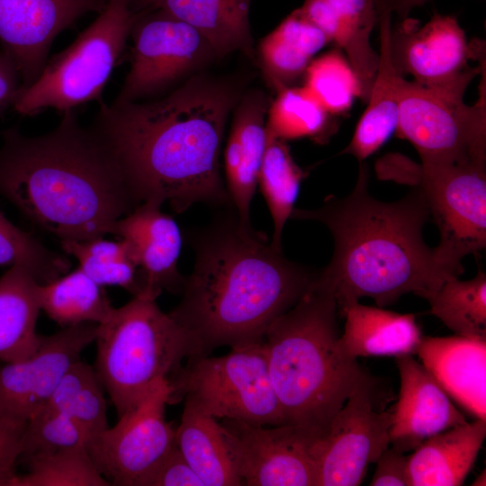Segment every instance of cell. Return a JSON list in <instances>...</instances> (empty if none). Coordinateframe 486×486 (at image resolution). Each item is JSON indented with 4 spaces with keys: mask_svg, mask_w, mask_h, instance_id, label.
Wrapping results in <instances>:
<instances>
[{
    "mask_svg": "<svg viewBox=\"0 0 486 486\" xmlns=\"http://www.w3.org/2000/svg\"><path fill=\"white\" fill-rule=\"evenodd\" d=\"M174 388L159 380L132 409L118 417L87 446L100 473L116 486H145L146 481L176 445V430L166 419Z\"/></svg>",
    "mask_w": 486,
    "mask_h": 486,
    "instance_id": "12",
    "label": "cell"
},
{
    "mask_svg": "<svg viewBox=\"0 0 486 486\" xmlns=\"http://www.w3.org/2000/svg\"><path fill=\"white\" fill-rule=\"evenodd\" d=\"M390 0H382L380 11V53L367 107L349 144L341 154L353 155L359 163L376 152L396 131L400 94L403 78L396 70L391 50Z\"/></svg>",
    "mask_w": 486,
    "mask_h": 486,
    "instance_id": "23",
    "label": "cell"
},
{
    "mask_svg": "<svg viewBox=\"0 0 486 486\" xmlns=\"http://www.w3.org/2000/svg\"><path fill=\"white\" fill-rule=\"evenodd\" d=\"M486 436L476 418L423 441L408 457L409 486H459L472 469Z\"/></svg>",
    "mask_w": 486,
    "mask_h": 486,
    "instance_id": "24",
    "label": "cell"
},
{
    "mask_svg": "<svg viewBox=\"0 0 486 486\" xmlns=\"http://www.w3.org/2000/svg\"><path fill=\"white\" fill-rule=\"evenodd\" d=\"M220 424L242 485L318 486L317 434L291 424L267 428L227 418Z\"/></svg>",
    "mask_w": 486,
    "mask_h": 486,
    "instance_id": "14",
    "label": "cell"
},
{
    "mask_svg": "<svg viewBox=\"0 0 486 486\" xmlns=\"http://www.w3.org/2000/svg\"><path fill=\"white\" fill-rule=\"evenodd\" d=\"M137 13L130 37V68L115 103L157 99L215 55L209 42L186 22L159 10Z\"/></svg>",
    "mask_w": 486,
    "mask_h": 486,
    "instance_id": "11",
    "label": "cell"
},
{
    "mask_svg": "<svg viewBox=\"0 0 486 486\" xmlns=\"http://www.w3.org/2000/svg\"><path fill=\"white\" fill-rule=\"evenodd\" d=\"M26 461L27 472L14 474L5 486H111L86 447L35 454Z\"/></svg>",
    "mask_w": 486,
    "mask_h": 486,
    "instance_id": "36",
    "label": "cell"
},
{
    "mask_svg": "<svg viewBox=\"0 0 486 486\" xmlns=\"http://www.w3.org/2000/svg\"><path fill=\"white\" fill-rule=\"evenodd\" d=\"M427 301L430 313L455 335L486 340V274L446 280Z\"/></svg>",
    "mask_w": 486,
    "mask_h": 486,
    "instance_id": "33",
    "label": "cell"
},
{
    "mask_svg": "<svg viewBox=\"0 0 486 486\" xmlns=\"http://www.w3.org/2000/svg\"><path fill=\"white\" fill-rule=\"evenodd\" d=\"M368 181V170L361 165L346 197L328 195L319 208H294L291 215L320 222L332 235L331 260L319 271L314 284L334 297L339 317L360 298L370 297L382 308L409 292L427 300L455 278L424 241L430 212L421 185L388 202L370 194Z\"/></svg>",
    "mask_w": 486,
    "mask_h": 486,
    "instance_id": "2",
    "label": "cell"
},
{
    "mask_svg": "<svg viewBox=\"0 0 486 486\" xmlns=\"http://www.w3.org/2000/svg\"><path fill=\"white\" fill-rule=\"evenodd\" d=\"M98 324L82 323L41 336L29 357L0 365V419L25 425L50 400L68 368L95 340Z\"/></svg>",
    "mask_w": 486,
    "mask_h": 486,
    "instance_id": "16",
    "label": "cell"
},
{
    "mask_svg": "<svg viewBox=\"0 0 486 486\" xmlns=\"http://www.w3.org/2000/svg\"><path fill=\"white\" fill-rule=\"evenodd\" d=\"M135 0H107L98 16L62 51L48 59L35 81L22 88L13 108L32 116L49 109L63 114L103 92L130 37Z\"/></svg>",
    "mask_w": 486,
    "mask_h": 486,
    "instance_id": "7",
    "label": "cell"
},
{
    "mask_svg": "<svg viewBox=\"0 0 486 486\" xmlns=\"http://www.w3.org/2000/svg\"><path fill=\"white\" fill-rule=\"evenodd\" d=\"M392 413L377 411L367 375L359 382L315 445L318 486H357L390 446Z\"/></svg>",
    "mask_w": 486,
    "mask_h": 486,
    "instance_id": "15",
    "label": "cell"
},
{
    "mask_svg": "<svg viewBox=\"0 0 486 486\" xmlns=\"http://www.w3.org/2000/svg\"><path fill=\"white\" fill-rule=\"evenodd\" d=\"M112 234L128 244L136 260L140 295L157 299L163 290L182 293L185 278L177 267L182 236L175 220L161 206L137 205L115 222Z\"/></svg>",
    "mask_w": 486,
    "mask_h": 486,
    "instance_id": "18",
    "label": "cell"
},
{
    "mask_svg": "<svg viewBox=\"0 0 486 486\" xmlns=\"http://www.w3.org/2000/svg\"><path fill=\"white\" fill-rule=\"evenodd\" d=\"M104 391L94 368L79 359L65 373L47 402L79 427L86 448L110 427Z\"/></svg>",
    "mask_w": 486,
    "mask_h": 486,
    "instance_id": "31",
    "label": "cell"
},
{
    "mask_svg": "<svg viewBox=\"0 0 486 486\" xmlns=\"http://www.w3.org/2000/svg\"><path fill=\"white\" fill-rule=\"evenodd\" d=\"M415 353L450 399L486 420V340L422 337Z\"/></svg>",
    "mask_w": 486,
    "mask_h": 486,
    "instance_id": "20",
    "label": "cell"
},
{
    "mask_svg": "<svg viewBox=\"0 0 486 486\" xmlns=\"http://www.w3.org/2000/svg\"><path fill=\"white\" fill-rule=\"evenodd\" d=\"M330 114L304 86H287L268 105L266 130L283 140L309 138L325 143L334 133Z\"/></svg>",
    "mask_w": 486,
    "mask_h": 486,
    "instance_id": "34",
    "label": "cell"
},
{
    "mask_svg": "<svg viewBox=\"0 0 486 486\" xmlns=\"http://www.w3.org/2000/svg\"><path fill=\"white\" fill-rule=\"evenodd\" d=\"M392 57L397 72L429 89L464 96L481 72L472 60L484 58L481 41H468L455 17L435 14L423 26L391 30Z\"/></svg>",
    "mask_w": 486,
    "mask_h": 486,
    "instance_id": "13",
    "label": "cell"
},
{
    "mask_svg": "<svg viewBox=\"0 0 486 486\" xmlns=\"http://www.w3.org/2000/svg\"><path fill=\"white\" fill-rule=\"evenodd\" d=\"M62 249L76 257L79 267L99 285L119 286L133 296L141 293L139 268L128 246L121 239L103 237L87 240H61Z\"/></svg>",
    "mask_w": 486,
    "mask_h": 486,
    "instance_id": "35",
    "label": "cell"
},
{
    "mask_svg": "<svg viewBox=\"0 0 486 486\" xmlns=\"http://www.w3.org/2000/svg\"><path fill=\"white\" fill-rule=\"evenodd\" d=\"M400 388L390 445L405 453L428 437L467 422L432 374L411 355L395 356Z\"/></svg>",
    "mask_w": 486,
    "mask_h": 486,
    "instance_id": "19",
    "label": "cell"
},
{
    "mask_svg": "<svg viewBox=\"0 0 486 486\" xmlns=\"http://www.w3.org/2000/svg\"><path fill=\"white\" fill-rule=\"evenodd\" d=\"M194 250L182 299L169 315L196 338L202 356L220 346L263 341L319 274L287 259L237 213L204 230Z\"/></svg>",
    "mask_w": 486,
    "mask_h": 486,
    "instance_id": "3",
    "label": "cell"
},
{
    "mask_svg": "<svg viewBox=\"0 0 486 486\" xmlns=\"http://www.w3.org/2000/svg\"><path fill=\"white\" fill-rule=\"evenodd\" d=\"M76 447H86L79 427L67 414L46 403L25 422L20 458Z\"/></svg>",
    "mask_w": 486,
    "mask_h": 486,
    "instance_id": "39",
    "label": "cell"
},
{
    "mask_svg": "<svg viewBox=\"0 0 486 486\" xmlns=\"http://www.w3.org/2000/svg\"><path fill=\"white\" fill-rule=\"evenodd\" d=\"M40 283L22 266L0 276V361L11 363L32 356L41 335L36 331L40 310Z\"/></svg>",
    "mask_w": 486,
    "mask_h": 486,
    "instance_id": "27",
    "label": "cell"
},
{
    "mask_svg": "<svg viewBox=\"0 0 486 486\" xmlns=\"http://www.w3.org/2000/svg\"><path fill=\"white\" fill-rule=\"evenodd\" d=\"M40 310L62 328L104 322L113 310L104 286L80 268L40 284Z\"/></svg>",
    "mask_w": 486,
    "mask_h": 486,
    "instance_id": "30",
    "label": "cell"
},
{
    "mask_svg": "<svg viewBox=\"0 0 486 486\" xmlns=\"http://www.w3.org/2000/svg\"><path fill=\"white\" fill-rule=\"evenodd\" d=\"M107 0H0V42L13 58L22 88L43 69L57 36Z\"/></svg>",
    "mask_w": 486,
    "mask_h": 486,
    "instance_id": "17",
    "label": "cell"
},
{
    "mask_svg": "<svg viewBox=\"0 0 486 486\" xmlns=\"http://www.w3.org/2000/svg\"><path fill=\"white\" fill-rule=\"evenodd\" d=\"M176 444L204 486L242 485L221 424L186 400Z\"/></svg>",
    "mask_w": 486,
    "mask_h": 486,
    "instance_id": "28",
    "label": "cell"
},
{
    "mask_svg": "<svg viewBox=\"0 0 486 486\" xmlns=\"http://www.w3.org/2000/svg\"><path fill=\"white\" fill-rule=\"evenodd\" d=\"M22 88V77L13 58L0 49V115L13 106Z\"/></svg>",
    "mask_w": 486,
    "mask_h": 486,
    "instance_id": "43",
    "label": "cell"
},
{
    "mask_svg": "<svg viewBox=\"0 0 486 486\" xmlns=\"http://www.w3.org/2000/svg\"><path fill=\"white\" fill-rule=\"evenodd\" d=\"M16 265L26 268L40 284L57 279L70 268L66 256L47 248L0 212V266Z\"/></svg>",
    "mask_w": 486,
    "mask_h": 486,
    "instance_id": "38",
    "label": "cell"
},
{
    "mask_svg": "<svg viewBox=\"0 0 486 486\" xmlns=\"http://www.w3.org/2000/svg\"><path fill=\"white\" fill-rule=\"evenodd\" d=\"M463 97L403 78L396 131L414 146L422 166L486 162L485 86L473 105Z\"/></svg>",
    "mask_w": 486,
    "mask_h": 486,
    "instance_id": "9",
    "label": "cell"
},
{
    "mask_svg": "<svg viewBox=\"0 0 486 486\" xmlns=\"http://www.w3.org/2000/svg\"><path fill=\"white\" fill-rule=\"evenodd\" d=\"M40 136L2 132L0 194L61 240L112 234L136 205L112 152L75 111Z\"/></svg>",
    "mask_w": 486,
    "mask_h": 486,
    "instance_id": "4",
    "label": "cell"
},
{
    "mask_svg": "<svg viewBox=\"0 0 486 486\" xmlns=\"http://www.w3.org/2000/svg\"><path fill=\"white\" fill-rule=\"evenodd\" d=\"M7 421H4L3 419H0V428H2L4 424H6Z\"/></svg>",
    "mask_w": 486,
    "mask_h": 486,
    "instance_id": "46",
    "label": "cell"
},
{
    "mask_svg": "<svg viewBox=\"0 0 486 486\" xmlns=\"http://www.w3.org/2000/svg\"><path fill=\"white\" fill-rule=\"evenodd\" d=\"M171 383V404L184 399L216 419L285 424L264 340L231 347L222 356L190 358Z\"/></svg>",
    "mask_w": 486,
    "mask_h": 486,
    "instance_id": "8",
    "label": "cell"
},
{
    "mask_svg": "<svg viewBox=\"0 0 486 486\" xmlns=\"http://www.w3.org/2000/svg\"><path fill=\"white\" fill-rule=\"evenodd\" d=\"M306 90L330 115L347 112L361 98L359 80L340 50H330L312 59L304 73Z\"/></svg>",
    "mask_w": 486,
    "mask_h": 486,
    "instance_id": "37",
    "label": "cell"
},
{
    "mask_svg": "<svg viewBox=\"0 0 486 486\" xmlns=\"http://www.w3.org/2000/svg\"><path fill=\"white\" fill-rule=\"evenodd\" d=\"M344 330L338 338L341 353L359 356H399L415 353L421 332L413 314H400L358 302L348 305Z\"/></svg>",
    "mask_w": 486,
    "mask_h": 486,
    "instance_id": "25",
    "label": "cell"
},
{
    "mask_svg": "<svg viewBox=\"0 0 486 486\" xmlns=\"http://www.w3.org/2000/svg\"><path fill=\"white\" fill-rule=\"evenodd\" d=\"M24 425L7 422L0 428V486H5L15 472Z\"/></svg>",
    "mask_w": 486,
    "mask_h": 486,
    "instance_id": "42",
    "label": "cell"
},
{
    "mask_svg": "<svg viewBox=\"0 0 486 486\" xmlns=\"http://www.w3.org/2000/svg\"><path fill=\"white\" fill-rule=\"evenodd\" d=\"M268 102L261 92L236 104L224 149L226 189L240 222L251 227L250 206L266 147Z\"/></svg>",
    "mask_w": 486,
    "mask_h": 486,
    "instance_id": "21",
    "label": "cell"
},
{
    "mask_svg": "<svg viewBox=\"0 0 486 486\" xmlns=\"http://www.w3.org/2000/svg\"><path fill=\"white\" fill-rule=\"evenodd\" d=\"M338 317L334 297L313 283L271 324L264 339L285 424L320 436L365 375L357 361L339 349Z\"/></svg>",
    "mask_w": 486,
    "mask_h": 486,
    "instance_id": "5",
    "label": "cell"
},
{
    "mask_svg": "<svg viewBox=\"0 0 486 486\" xmlns=\"http://www.w3.org/2000/svg\"><path fill=\"white\" fill-rule=\"evenodd\" d=\"M238 91L206 76L162 97L102 103L92 129L112 152L137 206L153 202L182 213L195 203L230 202L220 155Z\"/></svg>",
    "mask_w": 486,
    "mask_h": 486,
    "instance_id": "1",
    "label": "cell"
},
{
    "mask_svg": "<svg viewBox=\"0 0 486 486\" xmlns=\"http://www.w3.org/2000/svg\"><path fill=\"white\" fill-rule=\"evenodd\" d=\"M145 486H204L176 444L146 481Z\"/></svg>",
    "mask_w": 486,
    "mask_h": 486,
    "instance_id": "40",
    "label": "cell"
},
{
    "mask_svg": "<svg viewBox=\"0 0 486 486\" xmlns=\"http://www.w3.org/2000/svg\"><path fill=\"white\" fill-rule=\"evenodd\" d=\"M371 486H409L408 457L394 446L387 447L379 456Z\"/></svg>",
    "mask_w": 486,
    "mask_h": 486,
    "instance_id": "41",
    "label": "cell"
},
{
    "mask_svg": "<svg viewBox=\"0 0 486 486\" xmlns=\"http://www.w3.org/2000/svg\"><path fill=\"white\" fill-rule=\"evenodd\" d=\"M328 42L300 8L293 10L259 43L261 67L271 87L278 92L291 86Z\"/></svg>",
    "mask_w": 486,
    "mask_h": 486,
    "instance_id": "29",
    "label": "cell"
},
{
    "mask_svg": "<svg viewBox=\"0 0 486 486\" xmlns=\"http://www.w3.org/2000/svg\"><path fill=\"white\" fill-rule=\"evenodd\" d=\"M421 171L419 184L439 231L436 260L459 277L464 257L486 247V162L422 166Z\"/></svg>",
    "mask_w": 486,
    "mask_h": 486,
    "instance_id": "10",
    "label": "cell"
},
{
    "mask_svg": "<svg viewBox=\"0 0 486 486\" xmlns=\"http://www.w3.org/2000/svg\"><path fill=\"white\" fill-rule=\"evenodd\" d=\"M428 0H390V6L400 19H406L413 8L424 4Z\"/></svg>",
    "mask_w": 486,
    "mask_h": 486,
    "instance_id": "44",
    "label": "cell"
},
{
    "mask_svg": "<svg viewBox=\"0 0 486 486\" xmlns=\"http://www.w3.org/2000/svg\"><path fill=\"white\" fill-rule=\"evenodd\" d=\"M486 474L485 470H483L473 481L472 485L473 486H485L486 485Z\"/></svg>",
    "mask_w": 486,
    "mask_h": 486,
    "instance_id": "45",
    "label": "cell"
},
{
    "mask_svg": "<svg viewBox=\"0 0 486 486\" xmlns=\"http://www.w3.org/2000/svg\"><path fill=\"white\" fill-rule=\"evenodd\" d=\"M382 0H304L303 14L344 50L367 101L379 62L370 34L379 21Z\"/></svg>",
    "mask_w": 486,
    "mask_h": 486,
    "instance_id": "22",
    "label": "cell"
},
{
    "mask_svg": "<svg viewBox=\"0 0 486 486\" xmlns=\"http://www.w3.org/2000/svg\"><path fill=\"white\" fill-rule=\"evenodd\" d=\"M250 3L251 0H135V5L163 11L194 28L216 56L241 51L253 58Z\"/></svg>",
    "mask_w": 486,
    "mask_h": 486,
    "instance_id": "26",
    "label": "cell"
},
{
    "mask_svg": "<svg viewBox=\"0 0 486 486\" xmlns=\"http://www.w3.org/2000/svg\"><path fill=\"white\" fill-rule=\"evenodd\" d=\"M157 299L139 295L98 324L94 370L118 417L161 379L172 382L184 361L202 356L196 338Z\"/></svg>",
    "mask_w": 486,
    "mask_h": 486,
    "instance_id": "6",
    "label": "cell"
},
{
    "mask_svg": "<svg viewBox=\"0 0 486 486\" xmlns=\"http://www.w3.org/2000/svg\"><path fill=\"white\" fill-rule=\"evenodd\" d=\"M286 142L266 130V147L257 179L272 217L271 244L276 249H282L284 225L291 219L301 184L307 176L294 161Z\"/></svg>",
    "mask_w": 486,
    "mask_h": 486,
    "instance_id": "32",
    "label": "cell"
}]
</instances>
